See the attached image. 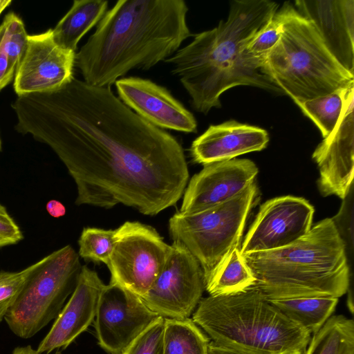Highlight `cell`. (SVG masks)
<instances>
[{"mask_svg":"<svg viewBox=\"0 0 354 354\" xmlns=\"http://www.w3.org/2000/svg\"><path fill=\"white\" fill-rule=\"evenodd\" d=\"M17 131L48 145L73 178L75 204H118L153 216L174 206L189 179L175 137L125 105L110 87L73 78L61 88L17 96Z\"/></svg>","mask_w":354,"mask_h":354,"instance_id":"cell-1","label":"cell"},{"mask_svg":"<svg viewBox=\"0 0 354 354\" xmlns=\"http://www.w3.org/2000/svg\"><path fill=\"white\" fill-rule=\"evenodd\" d=\"M183 0H119L75 56L84 81L110 87L134 68L148 70L192 36Z\"/></svg>","mask_w":354,"mask_h":354,"instance_id":"cell-2","label":"cell"},{"mask_svg":"<svg viewBox=\"0 0 354 354\" xmlns=\"http://www.w3.org/2000/svg\"><path fill=\"white\" fill-rule=\"evenodd\" d=\"M269 0H234L229 15L218 26L194 35L193 40L165 60L180 80L192 107L207 114L221 106L220 96L236 86H250L283 93L252 59L246 48L278 10Z\"/></svg>","mask_w":354,"mask_h":354,"instance_id":"cell-3","label":"cell"},{"mask_svg":"<svg viewBox=\"0 0 354 354\" xmlns=\"http://www.w3.org/2000/svg\"><path fill=\"white\" fill-rule=\"evenodd\" d=\"M241 255L256 278L254 286L268 299L339 298L350 286L345 245L332 218L284 248Z\"/></svg>","mask_w":354,"mask_h":354,"instance_id":"cell-4","label":"cell"},{"mask_svg":"<svg viewBox=\"0 0 354 354\" xmlns=\"http://www.w3.org/2000/svg\"><path fill=\"white\" fill-rule=\"evenodd\" d=\"M192 321L217 344L252 354H304L310 333L272 305L254 286L201 299Z\"/></svg>","mask_w":354,"mask_h":354,"instance_id":"cell-5","label":"cell"},{"mask_svg":"<svg viewBox=\"0 0 354 354\" xmlns=\"http://www.w3.org/2000/svg\"><path fill=\"white\" fill-rule=\"evenodd\" d=\"M279 12L282 32L263 70L283 93L298 105L354 84V74L330 53L310 21L288 2Z\"/></svg>","mask_w":354,"mask_h":354,"instance_id":"cell-6","label":"cell"},{"mask_svg":"<svg viewBox=\"0 0 354 354\" xmlns=\"http://www.w3.org/2000/svg\"><path fill=\"white\" fill-rule=\"evenodd\" d=\"M257 188L254 182L232 199L206 210L176 212L169 221V232L198 261L204 283L224 264L240 241Z\"/></svg>","mask_w":354,"mask_h":354,"instance_id":"cell-7","label":"cell"},{"mask_svg":"<svg viewBox=\"0 0 354 354\" xmlns=\"http://www.w3.org/2000/svg\"><path fill=\"white\" fill-rule=\"evenodd\" d=\"M82 266L69 245L39 261L5 320L14 334L28 339L56 318L74 291Z\"/></svg>","mask_w":354,"mask_h":354,"instance_id":"cell-8","label":"cell"},{"mask_svg":"<svg viewBox=\"0 0 354 354\" xmlns=\"http://www.w3.org/2000/svg\"><path fill=\"white\" fill-rule=\"evenodd\" d=\"M152 227L126 221L115 229L107 263L111 283L142 298L161 272L171 252Z\"/></svg>","mask_w":354,"mask_h":354,"instance_id":"cell-9","label":"cell"},{"mask_svg":"<svg viewBox=\"0 0 354 354\" xmlns=\"http://www.w3.org/2000/svg\"><path fill=\"white\" fill-rule=\"evenodd\" d=\"M169 257L155 281L141 299L165 319L189 318L205 289L203 274L196 259L174 241Z\"/></svg>","mask_w":354,"mask_h":354,"instance_id":"cell-10","label":"cell"},{"mask_svg":"<svg viewBox=\"0 0 354 354\" xmlns=\"http://www.w3.org/2000/svg\"><path fill=\"white\" fill-rule=\"evenodd\" d=\"M158 317L140 297L110 282L101 294L94 321L98 344L111 354H122Z\"/></svg>","mask_w":354,"mask_h":354,"instance_id":"cell-11","label":"cell"},{"mask_svg":"<svg viewBox=\"0 0 354 354\" xmlns=\"http://www.w3.org/2000/svg\"><path fill=\"white\" fill-rule=\"evenodd\" d=\"M314 207L304 198L284 196L264 203L240 247L241 254L289 245L311 229Z\"/></svg>","mask_w":354,"mask_h":354,"instance_id":"cell-12","label":"cell"},{"mask_svg":"<svg viewBox=\"0 0 354 354\" xmlns=\"http://www.w3.org/2000/svg\"><path fill=\"white\" fill-rule=\"evenodd\" d=\"M75 52L58 46L52 29L28 35V44L14 78L17 96L57 91L73 78Z\"/></svg>","mask_w":354,"mask_h":354,"instance_id":"cell-13","label":"cell"},{"mask_svg":"<svg viewBox=\"0 0 354 354\" xmlns=\"http://www.w3.org/2000/svg\"><path fill=\"white\" fill-rule=\"evenodd\" d=\"M353 101L354 85L348 89L336 126L312 156L319 171L317 187L324 196L335 195L344 200L353 185Z\"/></svg>","mask_w":354,"mask_h":354,"instance_id":"cell-14","label":"cell"},{"mask_svg":"<svg viewBox=\"0 0 354 354\" xmlns=\"http://www.w3.org/2000/svg\"><path fill=\"white\" fill-rule=\"evenodd\" d=\"M203 166L184 191L180 212H200L232 199L254 182L259 172L249 159L234 158Z\"/></svg>","mask_w":354,"mask_h":354,"instance_id":"cell-15","label":"cell"},{"mask_svg":"<svg viewBox=\"0 0 354 354\" xmlns=\"http://www.w3.org/2000/svg\"><path fill=\"white\" fill-rule=\"evenodd\" d=\"M119 99L142 118L160 129L195 133L194 115L164 86L138 77L115 82Z\"/></svg>","mask_w":354,"mask_h":354,"instance_id":"cell-16","label":"cell"},{"mask_svg":"<svg viewBox=\"0 0 354 354\" xmlns=\"http://www.w3.org/2000/svg\"><path fill=\"white\" fill-rule=\"evenodd\" d=\"M104 286L95 271L82 266L74 291L37 351L48 354L55 348H66L84 332L95 317Z\"/></svg>","mask_w":354,"mask_h":354,"instance_id":"cell-17","label":"cell"},{"mask_svg":"<svg viewBox=\"0 0 354 354\" xmlns=\"http://www.w3.org/2000/svg\"><path fill=\"white\" fill-rule=\"evenodd\" d=\"M295 4L333 57L354 74V0H297Z\"/></svg>","mask_w":354,"mask_h":354,"instance_id":"cell-18","label":"cell"},{"mask_svg":"<svg viewBox=\"0 0 354 354\" xmlns=\"http://www.w3.org/2000/svg\"><path fill=\"white\" fill-rule=\"evenodd\" d=\"M268 142L265 129L230 120L210 125L192 142L190 153L194 162L205 165L261 151Z\"/></svg>","mask_w":354,"mask_h":354,"instance_id":"cell-19","label":"cell"},{"mask_svg":"<svg viewBox=\"0 0 354 354\" xmlns=\"http://www.w3.org/2000/svg\"><path fill=\"white\" fill-rule=\"evenodd\" d=\"M106 0H75L71 8L52 29L55 43L75 52L82 37L101 20L108 7Z\"/></svg>","mask_w":354,"mask_h":354,"instance_id":"cell-20","label":"cell"},{"mask_svg":"<svg viewBox=\"0 0 354 354\" xmlns=\"http://www.w3.org/2000/svg\"><path fill=\"white\" fill-rule=\"evenodd\" d=\"M266 299L310 334L317 332L331 317L339 301L335 297Z\"/></svg>","mask_w":354,"mask_h":354,"instance_id":"cell-21","label":"cell"},{"mask_svg":"<svg viewBox=\"0 0 354 354\" xmlns=\"http://www.w3.org/2000/svg\"><path fill=\"white\" fill-rule=\"evenodd\" d=\"M240 246L233 250L220 269L205 282V289L210 296L234 295L256 284V278L245 263Z\"/></svg>","mask_w":354,"mask_h":354,"instance_id":"cell-22","label":"cell"},{"mask_svg":"<svg viewBox=\"0 0 354 354\" xmlns=\"http://www.w3.org/2000/svg\"><path fill=\"white\" fill-rule=\"evenodd\" d=\"M309 343L304 354H354V322L342 315L332 316Z\"/></svg>","mask_w":354,"mask_h":354,"instance_id":"cell-23","label":"cell"},{"mask_svg":"<svg viewBox=\"0 0 354 354\" xmlns=\"http://www.w3.org/2000/svg\"><path fill=\"white\" fill-rule=\"evenodd\" d=\"M209 342L192 319H165L164 354H207Z\"/></svg>","mask_w":354,"mask_h":354,"instance_id":"cell-24","label":"cell"},{"mask_svg":"<svg viewBox=\"0 0 354 354\" xmlns=\"http://www.w3.org/2000/svg\"><path fill=\"white\" fill-rule=\"evenodd\" d=\"M351 86L298 104L302 112L316 124L323 138L328 136L336 126L344 107L348 89Z\"/></svg>","mask_w":354,"mask_h":354,"instance_id":"cell-25","label":"cell"},{"mask_svg":"<svg viewBox=\"0 0 354 354\" xmlns=\"http://www.w3.org/2000/svg\"><path fill=\"white\" fill-rule=\"evenodd\" d=\"M115 230L97 227L83 229L78 241L79 257L107 265L113 248Z\"/></svg>","mask_w":354,"mask_h":354,"instance_id":"cell-26","label":"cell"},{"mask_svg":"<svg viewBox=\"0 0 354 354\" xmlns=\"http://www.w3.org/2000/svg\"><path fill=\"white\" fill-rule=\"evenodd\" d=\"M3 44L12 66H19L28 44V37L24 21L15 12H9L4 17Z\"/></svg>","mask_w":354,"mask_h":354,"instance_id":"cell-27","label":"cell"},{"mask_svg":"<svg viewBox=\"0 0 354 354\" xmlns=\"http://www.w3.org/2000/svg\"><path fill=\"white\" fill-rule=\"evenodd\" d=\"M38 264L39 261L19 271H0V322L4 319L27 279Z\"/></svg>","mask_w":354,"mask_h":354,"instance_id":"cell-28","label":"cell"},{"mask_svg":"<svg viewBox=\"0 0 354 354\" xmlns=\"http://www.w3.org/2000/svg\"><path fill=\"white\" fill-rule=\"evenodd\" d=\"M165 318L159 316L127 347L125 354H164Z\"/></svg>","mask_w":354,"mask_h":354,"instance_id":"cell-29","label":"cell"},{"mask_svg":"<svg viewBox=\"0 0 354 354\" xmlns=\"http://www.w3.org/2000/svg\"><path fill=\"white\" fill-rule=\"evenodd\" d=\"M282 32V19L279 10L266 26L252 39L246 48V52L253 59L261 63L267 54L280 39Z\"/></svg>","mask_w":354,"mask_h":354,"instance_id":"cell-30","label":"cell"},{"mask_svg":"<svg viewBox=\"0 0 354 354\" xmlns=\"http://www.w3.org/2000/svg\"><path fill=\"white\" fill-rule=\"evenodd\" d=\"M23 238L20 228L0 203V248L17 244Z\"/></svg>","mask_w":354,"mask_h":354,"instance_id":"cell-31","label":"cell"},{"mask_svg":"<svg viewBox=\"0 0 354 354\" xmlns=\"http://www.w3.org/2000/svg\"><path fill=\"white\" fill-rule=\"evenodd\" d=\"M3 27L0 26V91L15 78L16 69L11 64L3 44Z\"/></svg>","mask_w":354,"mask_h":354,"instance_id":"cell-32","label":"cell"},{"mask_svg":"<svg viewBox=\"0 0 354 354\" xmlns=\"http://www.w3.org/2000/svg\"><path fill=\"white\" fill-rule=\"evenodd\" d=\"M207 354H252L250 353L217 344L211 340L207 344Z\"/></svg>","mask_w":354,"mask_h":354,"instance_id":"cell-33","label":"cell"},{"mask_svg":"<svg viewBox=\"0 0 354 354\" xmlns=\"http://www.w3.org/2000/svg\"><path fill=\"white\" fill-rule=\"evenodd\" d=\"M48 213L54 218H59L66 214L64 205L59 201L50 200L46 206Z\"/></svg>","mask_w":354,"mask_h":354,"instance_id":"cell-34","label":"cell"},{"mask_svg":"<svg viewBox=\"0 0 354 354\" xmlns=\"http://www.w3.org/2000/svg\"><path fill=\"white\" fill-rule=\"evenodd\" d=\"M12 354H40L37 349H33L28 345L24 347H17L14 349Z\"/></svg>","mask_w":354,"mask_h":354,"instance_id":"cell-35","label":"cell"},{"mask_svg":"<svg viewBox=\"0 0 354 354\" xmlns=\"http://www.w3.org/2000/svg\"><path fill=\"white\" fill-rule=\"evenodd\" d=\"M11 3H12V1H10V0H2V1H0V15Z\"/></svg>","mask_w":354,"mask_h":354,"instance_id":"cell-36","label":"cell"},{"mask_svg":"<svg viewBox=\"0 0 354 354\" xmlns=\"http://www.w3.org/2000/svg\"><path fill=\"white\" fill-rule=\"evenodd\" d=\"M55 354H62L61 351H57Z\"/></svg>","mask_w":354,"mask_h":354,"instance_id":"cell-37","label":"cell"},{"mask_svg":"<svg viewBox=\"0 0 354 354\" xmlns=\"http://www.w3.org/2000/svg\"><path fill=\"white\" fill-rule=\"evenodd\" d=\"M1 151V138H0V151Z\"/></svg>","mask_w":354,"mask_h":354,"instance_id":"cell-38","label":"cell"},{"mask_svg":"<svg viewBox=\"0 0 354 354\" xmlns=\"http://www.w3.org/2000/svg\"><path fill=\"white\" fill-rule=\"evenodd\" d=\"M122 354H125L124 353H122Z\"/></svg>","mask_w":354,"mask_h":354,"instance_id":"cell-39","label":"cell"}]
</instances>
